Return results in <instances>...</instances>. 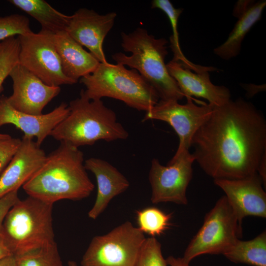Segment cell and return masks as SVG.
Wrapping results in <instances>:
<instances>
[{"instance_id": "1", "label": "cell", "mask_w": 266, "mask_h": 266, "mask_svg": "<svg viewBox=\"0 0 266 266\" xmlns=\"http://www.w3.org/2000/svg\"><path fill=\"white\" fill-rule=\"evenodd\" d=\"M191 147L195 161L214 180L247 177L257 172L266 152L265 118L250 102L230 100L213 106Z\"/></svg>"}, {"instance_id": "2", "label": "cell", "mask_w": 266, "mask_h": 266, "mask_svg": "<svg viewBox=\"0 0 266 266\" xmlns=\"http://www.w3.org/2000/svg\"><path fill=\"white\" fill-rule=\"evenodd\" d=\"M60 142L23 186L29 196L53 204L62 200L86 198L95 188L86 172L83 152L69 143Z\"/></svg>"}, {"instance_id": "3", "label": "cell", "mask_w": 266, "mask_h": 266, "mask_svg": "<svg viewBox=\"0 0 266 266\" xmlns=\"http://www.w3.org/2000/svg\"><path fill=\"white\" fill-rule=\"evenodd\" d=\"M121 36L123 50L131 54H113L117 64L136 70L155 89L160 100L178 101L184 97L165 64L168 54L166 39L156 38L141 28L128 33L122 32Z\"/></svg>"}, {"instance_id": "4", "label": "cell", "mask_w": 266, "mask_h": 266, "mask_svg": "<svg viewBox=\"0 0 266 266\" xmlns=\"http://www.w3.org/2000/svg\"><path fill=\"white\" fill-rule=\"evenodd\" d=\"M68 106L67 116L50 133L57 140L78 148L100 140L110 142L128 137L115 113L101 100H89L81 91L80 97L72 100Z\"/></svg>"}, {"instance_id": "5", "label": "cell", "mask_w": 266, "mask_h": 266, "mask_svg": "<svg viewBox=\"0 0 266 266\" xmlns=\"http://www.w3.org/2000/svg\"><path fill=\"white\" fill-rule=\"evenodd\" d=\"M88 99L111 98L139 111H148L160 100L155 89L136 70L119 64L100 63L92 73L80 78Z\"/></svg>"}, {"instance_id": "6", "label": "cell", "mask_w": 266, "mask_h": 266, "mask_svg": "<svg viewBox=\"0 0 266 266\" xmlns=\"http://www.w3.org/2000/svg\"><path fill=\"white\" fill-rule=\"evenodd\" d=\"M53 204L29 196L19 200L4 219L1 231L13 252L19 255L55 241Z\"/></svg>"}, {"instance_id": "7", "label": "cell", "mask_w": 266, "mask_h": 266, "mask_svg": "<svg viewBox=\"0 0 266 266\" xmlns=\"http://www.w3.org/2000/svg\"><path fill=\"white\" fill-rule=\"evenodd\" d=\"M241 236V224L224 196L206 214L202 225L188 244L182 257L190 263L204 254L223 255Z\"/></svg>"}, {"instance_id": "8", "label": "cell", "mask_w": 266, "mask_h": 266, "mask_svg": "<svg viewBox=\"0 0 266 266\" xmlns=\"http://www.w3.org/2000/svg\"><path fill=\"white\" fill-rule=\"evenodd\" d=\"M146 237L129 221L106 234L93 238L83 255L81 266H134Z\"/></svg>"}, {"instance_id": "9", "label": "cell", "mask_w": 266, "mask_h": 266, "mask_svg": "<svg viewBox=\"0 0 266 266\" xmlns=\"http://www.w3.org/2000/svg\"><path fill=\"white\" fill-rule=\"evenodd\" d=\"M53 34L40 30L18 36L20 43L18 63L47 85L60 87L75 82L64 73L53 43Z\"/></svg>"}, {"instance_id": "10", "label": "cell", "mask_w": 266, "mask_h": 266, "mask_svg": "<svg viewBox=\"0 0 266 266\" xmlns=\"http://www.w3.org/2000/svg\"><path fill=\"white\" fill-rule=\"evenodd\" d=\"M194 161L189 151L173 156L166 166L162 165L158 159H153L148 175L152 203L187 204L186 191L193 177Z\"/></svg>"}, {"instance_id": "11", "label": "cell", "mask_w": 266, "mask_h": 266, "mask_svg": "<svg viewBox=\"0 0 266 266\" xmlns=\"http://www.w3.org/2000/svg\"><path fill=\"white\" fill-rule=\"evenodd\" d=\"M184 104L174 100H161L146 112L143 121L157 120L166 122L179 137V145L174 156L189 151L195 133L211 114L213 106L208 103L198 105L187 97Z\"/></svg>"}, {"instance_id": "12", "label": "cell", "mask_w": 266, "mask_h": 266, "mask_svg": "<svg viewBox=\"0 0 266 266\" xmlns=\"http://www.w3.org/2000/svg\"><path fill=\"white\" fill-rule=\"evenodd\" d=\"M9 76L13 82V93L6 97V100L13 108L25 113L42 114L44 107L61 91L60 87L46 85L19 63Z\"/></svg>"}, {"instance_id": "13", "label": "cell", "mask_w": 266, "mask_h": 266, "mask_svg": "<svg viewBox=\"0 0 266 266\" xmlns=\"http://www.w3.org/2000/svg\"><path fill=\"white\" fill-rule=\"evenodd\" d=\"M117 14H100L92 9L80 8L69 16L66 33L82 46L86 47L100 63H107L103 42L113 27Z\"/></svg>"}, {"instance_id": "14", "label": "cell", "mask_w": 266, "mask_h": 266, "mask_svg": "<svg viewBox=\"0 0 266 266\" xmlns=\"http://www.w3.org/2000/svg\"><path fill=\"white\" fill-rule=\"evenodd\" d=\"M225 194L239 222L249 216L266 217V193L257 172L237 179H214Z\"/></svg>"}, {"instance_id": "15", "label": "cell", "mask_w": 266, "mask_h": 266, "mask_svg": "<svg viewBox=\"0 0 266 266\" xmlns=\"http://www.w3.org/2000/svg\"><path fill=\"white\" fill-rule=\"evenodd\" d=\"M69 113L68 105L62 102L47 114L34 115L25 113L11 106L6 100V97H0V127L12 124L21 130L24 136L36 137V143L39 146Z\"/></svg>"}, {"instance_id": "16", "label": "cell", "mask_w": 266, "mask_h": 266, "mask_svg": "<svg viewBox=\"0 0 266 266\" xmlns=\"http://www.w3.org/2000/svg\"><path fill=\"white\" fill-rule=\"evenodd\" d=\"M46 156L33 138L24 136L16 154L0 175V198L23 187L42 166Z\"/></svg>"}, {"instance_id": "17", "label": "cell", "mask_w": 266, "mask_h": 266, "mask_svg": "<svg viewBox=\"0 0 266 266\" xmlns=\"http://www.w3.org/2000/svg\"><path fill=\"white\" fill-rule=\"evenodd\" d=\"M167 70L186 98L194 96L208 101L213 106H220L231 100L229 89L224 86L213 84L208 71L192 72L179 62L170 61L166 64Z\"/></svg>"}, {"instance_id": "18", "label": "cell", "mask_w": 266, "mask_h": 266, "mask_svg": "<svg viewBox=\"0 0 266 266\" xmlns=\"http://www.w3.org/2000/svg\"><path fill=\"white\" fill-rule=\"evenodd\" d=\"M84 166L86 170L95 175L97 180L96 199L88 212V217L95 220L105 210L114 197L128 189L130 183L118 169L104 160L90 158L84 161Z\"/></svg>"}, {"instance_id": "19", "label": "cell", "mask_w": 266, "mask_h": 266, "mask_svg": "<svg viewBox=\"0 0 266 266\" xmlns=\"http://www.w3.org/2000/svg\"><path fill=\"white\" fill-rule=\"evenodd\" d=\"M52 38L64 74L76 83L94 72L100 63L66 31L53 34Z\"/></svg>"}, {"instance_id": "20", "label": "cell", "mask_w": 266, "mask_h": 266, "mask_svg": "<svg viewBox=\"0 0 266 266\" xmlns=\"http://www.w3.org/2000/svg\"><path fill=\"white\" fill-rule=\"evenodd\" d=\"M238 3L235 9L238 21L227 40L213 50L215 55L226 60L239 53L243 39L253 25L260 20L266 5V0L256 2L240 1Z\"/></svg>"}, {"instance_id": "21", "label": "cell", "mask_w": 266, "mask_h": 266, "mask_svg": "<svg viewBox=\"0 0 266 266\" xmlns=\"http://www.w3.org/2000/svg\"><path fill=\"white\" fill-rule=\"evenodd\" d=\"M9 2L37 21L41 31L55 34L66 31L69 16L62 13L43 0H10Z\"/></svg>"}, {"instance_id": "22", "label": "cell", "mask_w": 266, "mask_h": 266, "mask_svg": "<svg viewBox=\"0 0 266 266\" xmlns=\"http://www.w3.org/2000/svg\"><path fill=\"white\" fill-rule=\"evenodd\" d=\"M223 255L232 262L253 266H266V232L252 239H238Z\"/></svg>"}, {"instance_id": "23", "label": "cell", "mask_w": 266, "mask_h": 266, "mask_svg": "<svg viewBox=\"0 0 266 266\" xmlns=\"http://www.w3.org/2000/svg\"><path fill=\"white\" fill-rule=\"evenodd\" d=\"M152 8H158L167 15L172 28V34L170 37V48L173 54L172 60L180 63L184 67L197 73L213 71L217 68L196 65L189 61L184 55L179 44L178 33V20L183 9L175 8L168 0H153L151 2Z\"/></svg>"}, {"instance_id": "24", "label": "cell", "mask_w": 266, "mask_h": 266, "mask_svg": "<svg viewBox=\"0 0 266 266\" xmlns=\"http://www.w3.org/2000/svg\"><path fill=\"white\" fill-rule=\"evenodd\" d=\"M171 215L155 207H148L136 212L138 228L143 233L155 237L169 228Z\"/></svg>"}, {"instance_id": "25", "label": "cell", "mask_w": 266, "mask_h": 266, "mask_svg": "<svg viewBox=\"0 0 266 266\" xmlns=\"http://www.w3.org/2000/svg\"><path fill=\"white\" fill-rule=\"evenodd\" d=\"M15 256L17 266H63L55 241Z\"/></svg>"}, {"instance_id": "26", "label": "cell", "mask_w": 266, "mask_h": 266, "mask_svg": "<svg viewBox=\"0 0 266 266\" xmlns=\"http://www.w3.org/2000/svg\"><path fill=\"white\" fill-rule=\"evenodd\" d=\"M1 42L0 48V91L4 80L12 68L18 63L20 52L19 39L14 36Z\"/></svg>"}, {"instance_id": "27", "label": "cell", "mask_w": 266, "mask_h": 266, "mask_svg": "<svg viewBox=\"0 0 266 266\" xmlns=\"http://www.w3.org/2000/svg\"><path fill=\"white\" fill-rule=\"evenodd\" d=\"M134 266H168L162 254L161 244L155 237L145 238Z\"/></svg>"}, {"instance_id": "28", "label": "cell", "mask_w": 266, "mask_h": 266, "mask_svg": "<svg viewBox=\"0 0 266 266\" xmlns=\"http://www.w3.org/2000/svg\"><path fill=\"white\" fill-rule=\"evenodd\" d=\"M31 32L29 20L24 15L14 14L0 17V41Z\"/></svg>"}, {"instance_id": "29", "label": "cell", "mask_w": 266, "mask_h": 266, "mask_svg": "<svg viewBox=\"0 0 266 266\" xmlns=\"http://www.w3.org/2000/svg\"><path fill=\"white\" fill-rule=\"evenodd\" d=\"M21 143V139L12 138L0 139V175L10 163Z\"/></svg>"}, {"instance_id": "30", "label": "cell", "mask_w": 266, "mask_h": 266, "mask_svg": "<svg viewBox=\"0 0 266 266\" xmlns=\"http://www.w3.org/2000/svg\"><path fill=\"white\" fill-rule=\"evenodd\" d=\"M19 200L17 190L10 192L0 198V231L7 212Z\"/></svg>"}, {"instance_id": "31", "label": "cell", "mask_w": 266, "mask_h": 266, "mask_svg": "<svg viewBox=\"0 0 266 266\" xmlns=\"http://www.w3.org/2000/svg\"><path fill=\"white\" fill-rule=\"evenodd\" d=\"M13 254L12 249L1 230L0 231V260Z\"/></svg>"}, {"instance_id": "32", "label": "cell", "mask_w": 266, "mask_h": 266, "mask_svg": "<svg viewBox=\"0 0 266 266\" xmlns=\"http://www.w3.org/2000/svg\"><path fill=\"white\" fill-rule=\"evenodd\" d=\"M257 172L261 178L263 185L266 188V152L263 155L259 164Z\"/></svg>"}, {"instance_id": "33", "label": "cell", "mask_w": 266, "mask_h": 266, "mask_svg": "<svg viewBox=\"0 0 266 266\" xmlns=\"http://www.w3.org/2000/svg\"><path fill=\"white\" fill-rule=\"evenodd\" d=\"M166 261L167 265L169 266H190V263L185 261L183 257L175 258L169 256L166 259Z\"/></svg>"}, {"instance_id": "34", "label": "cell", "mask_w": 266, "mask_h": 266, "mask_svg": "<svg viewBox=\"0 0 266 266\" xmlns=\"http://www.w3.org/2000/svg\"><path fill=\"white\" fill-rule=\"evenodd\" d=\"M0 266H17L16 256L12 254L0 260Z\"/></svg>"}, {"instance_id": "35", "label": "cell", "mask_w": 266, "mask_h": 266, "mask_svg": "<svg viewBox=\"0 0 266 266\" xmlns=\"http://www.w3.org/2000/svg\"><path fill=\"white\" fill-rule=\"evenodd\" d=\"M68 266H77V265L74 261H69L68 262Z\"/></svg>"}, {"instance_id": "36", "label": "cell", "mask_w": 266, "mask_h": 266, "mask_svg": "<svg viewBox=\"0 0 266 266\" xmlns=\"http://www.w3.org/2000/svg\"><path fill=\"white\" fill-rule=\"evenodd\" d=\"M10 137H11V136L8 135V134L0 133V138H9Z\"/></svg>"}, {"instance_id": "37", "label": "cell", "mask_w": 266, "mask_h": 266, "mask_svg": "<svg viewBox=\"0 0 266 266\" xmlns=\"http://www.w3.org/2000/svg\"><path fill=\"white\" fill-rule=\"evenodd\" d=\"M0 46H1V42H0Z\"/></svg>"}]
</instances>
